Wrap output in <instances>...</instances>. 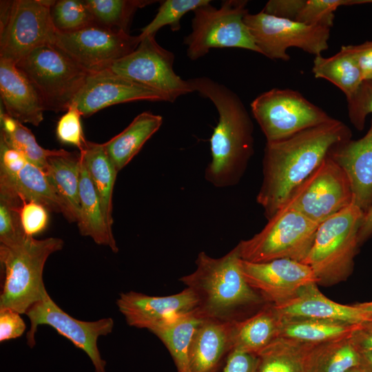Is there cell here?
I'll return each instance as SVG.
<instances>
[{"mask_svg":"<svg viewBox=\"0 0 372 372\" xmlns=\"http://www.w3.org/2000/svg\"><path fill=\"white\" fill-rule=\"evenodd\" d=\"M342 121H331L287 138L267 142L262 161V183L256 197L267 220L286 203L338 144L351 138Z\"/></svg>","mask_w":372,"mask_h":372,"instance_id":"obj_1","label":"cell"},{"mask_svg":"<svg viewBox=\"0 0 372 372\" xmlns=\"http://www.w3.org/2000/svg\"><path fill=\"white\" fill-rule=\"evenodd\" d=\"M194 92L215 105L218 121L210 138L211 160L205 177L216 187L236 185L254 154V125L239 96L208 77L187 80Z\"/></svg>","mask_w":372,"mask_h":372,"instance_id":"obj_2","label":"cell"},{"mask_svg":"<svg viewBox=\"0 0 372 372\" xmlns=\"http://www.w3.org/2000/svg\"><path fill=\"white\" fill-rule=\"evenodd\" d=\"M237 245L225 255L213 258L200 251L196 269L179 280L194 291L201 318L224 322L241 320L246 309L265 305L262 296L247 282Z\"/></svg>","mask_w":372,"mask_h":372,"instance_id":"obj_3","label":"cell"},{"mask_svg":"<svg viewBox=\"0 0 372 372\" xmlns=\"http://www.w3.org/2000/svg\"><path fill=\"white\" fill-rule=\"evenodd\" d=\"M63 244L59 238L37 240L25 234L9 244H0V261L5 271L0 309H11L22 314L42 299L47 292L43 280L45 262Z\"/></svg>","mask_w":372,"mask_h":372,"instance_id":"obj_4","label":"cell"},{"mask_svg":"<svg viewBox=\"0 0 372 372\" xmlns=\"http://www.w3.org/2000/svg\"><path fill=\"white\" fill-rule=\"evenodd\" d=\"M364 215L352 203L319 225L312 247L302 261L311 268L318 285L338 284L353 272Z\"/></svg>","mask_w":372,"mask_h":372,"instance_id":"obj_5","label":"cell"},{"mask_svg":"<svg viewBox=\"0 0 372 372\" xmlns=\"http://www.w3.org/2000/svg\"><path fill=\"white\" fill-rule=\"evenodd\" d=\"M39 94L45 110L67 111L88 72L54 44L31 51L15 63Z\"/></svg>","mask_w":372,"mask_h":372,"instance_id":"obj_6","label":"cell"},{"mask_svg":"<svg viewBox=\"0 0 372 372\" xmlns=\"http://www.w3.org/2000/svg\"><path fill=\"white\" fill-rule=\"evenodd\" d=\"M318 227L298 211L282 207L260 232L239 242L240 258L251 262L282 258L302 262L312 247Z\"/></svg>","mask_w":372,"mask_h":372,"instance_id":"obj_7","label":"cell"},{"mask_svg":"<svg viewBox=\"0 0 372 372\" xmlns=\"http://www.w3.org/2000/svg\"><path fill=\"white\" fill-rule=\"evenodd\" d=\"M247 1H223L219 8L210 3L193 12L192 32L184 39L187 55L197 60L211 48H238L260 54L254 39L244 21L249 13Z\"/></svg>","mask_w":372,"mask_h":372,"instance_id":"obj_8","label":"cell"},{"mask_svg":"<svg viewBox=\"0 0 372 372\" xmlns=\"http://www.w3.org/2000/svg\"><path fill=\"white\" fill-rule=\"evenodd\" d=\"M54 1H1L0 59L17 63L33 50L54 44L50 8Z\"/></svg>","mask_w":372,"mask_h":372,"instance_id":"obj_9","label":"cell"},{"mask_svg":"<svg viewBox=\"0 0 372 372\" xmlns=\"http://www.w3.org/2000/svg\"><path fill=\"white\" fill-rule=\"evenodd\" d=\"M251 109L267 142L287 138L333 118L290 89L273 88L262 93L251 103Z\"/></svg>","mask_w":372,"mask_h":372,"instance_id":"obj_10","label":"cell"},{"mask_svg":"<svg viewBox=\"0 0 372 372\" xmlns=\"http://www.w3.org/2000/svg\"><path fill=\"white\" fill-rule=\"evenodd\" d=\"M154 36L142 37L132 52L115 61L106 70L154 90L173 103L194 90L187 80L174 72V54L161 47Z\"/></svg>","mask_w":372,"mask_h":372,"instance_id":"obj_11","label":"cell"},{"mask_svg":"<svg viewBox=\"0 0 372 372\" xmlns=\"http://www.w3.org/2000/svg\"><path fill=\"white\" fill-rule=\"evenodd\" d=\"M352 203L347 174L328 155L293 191L282 207L297 210L320 225Z\"/></svg>","mask_w":372,"mask_h":372,"instance_id":"obj_12","label":"cell"},{"mask_svg":"<svg viewBox=\"0 0 372 372\" xmlns=\"http://www.w3.org/2000/svg\"><path fill=\"white\" fill-rule=\"evenodd\" d=\"M244 21L260 54L271 59L289 61L290 56L287 51L292 47L315 56L329 48L330 28L279 18L263 11L248 13Z\"/></svg>","mask_w":372,"mask_h":372,"instance_id":"obj_13","label":"cell"},{"mask_svg":"<svg viewBox=\"0 0 372 372\" xmlns=\"http://www.w3.org/2000/svg\"><path fill=\"white\" fill-rule=\"evenodd\" d=\"M141 37L96 24L73 32H56L54 45L88 73L104 70L132 52Z\"/></svg>","mask_w":372,"mask_h":372,"instance_id":"obj_14","label":"cell"},{"mask_svg":"<svg viewBox=\"0 0 372 372\" xmlns=\"http://www.w3.org/2000/svg\"><path fill=\"white\" fill-rule=\"evenodd\" d=\"M30 321L27 332L28 346L36 344L35 335L39 325H48L68 339L77 348L82 349L91 360L95 372H105L106 362L101 358L97 341L100 336L110 333L114 327L111 318L96 321L77 320L62 310L46 292L41 300L33 304L25 313Z\"/></svg>","mask_w":372,"mask_h":372,"instance_id":"obj_15","label":"cell"},{"mask_svg":"<svg viewBox=\"0 0 372 372\" xmlns=\"http://www.w3.org/2000/svg\"><path fill=\"white\" fill-rule=\"evenodd\" d=\"M119 311L130 327L152 333L184 316L197 311L198 301L189 288L166 296H152L130 291L121 293L116 300Z\"/></svg>","mask_w":372,"mask_h":372,"instance_id":"obj_16","label":"cell"},{"mask_svg":"<svg viewBox=\"0 0 372 372\" xmlns=\"http://www.w3.org/2000/svg\"><path fill=\"white\" fill-rule=\"evenodd\" d=\"M240 265L249 285L273 305L292 298L306 285L317 283L311 268L294 260L251 262L241 259Z\"/></svg>","mask_w":372,"mask_h":372,"instance_id":"obj_17","label":"cell"},{"mask_svg":"<svg viewBox=\"0 0 372 372\" xmlns=\"http://www.w3.org/2000/svg\"><path fill=\"white\" fill-rule=\"evenodd\" d=\"M136 101L167 102L161 93L104 70L88 74L72 103L88 117L107 107Z\"/></svg>","mask_w":372,"mask_h":372,"instance_id":"obj_18","label":"cell"},{"mask_svg":"<svg viewBox=\"0 0 372 372\" xmlns=\"http://www.w3.org/2000/svg\"><path fill=\"white\" fill-rule=\"evenodd\" d=\"M329 155L347 174L353 203L366 214L372 205V119L362 138L338 144Z\"/></svg>","mask_w":372,"mask_h":372,"instance_id":"obj_19","label":"cell"},{"mask_svg":"<svg viewBox=\"0 0 372 372\" xmlns=\"http://www.w3.org/2000/svg\"><path fill=\"white\" fill-rule=\"evenodd\" d=\"M234 322L203 318L189 348L192 372H221L233 350Z\"/></svg>","mask_w":372,"mask_h":372,"instance_id":"obj_20","label":"cell"},{"mask_svg":"<svg viewBox=\"0 0 372 372\" xmlns=\"http://www.w3.org/2000/svg\"><path fill=\"white\" fill-rule=\"evenodd\" d=\"M0 93L6 113L21 123L39 125L44 105L37 90L15 63L0 59Z\"/></svg>","mask_w":372,"mask_h":372,"instance_id":"obj_21","label":"cell"},{"mask_svg":"<svg viewBox=\"0 0 372 372\" xmlns=\"http://www.w3.org/2000/svg\"><path fill=\"white\" fill-rule=\"evenodd\" d=\"M318 286L316 282L307 285L292 298L273 305L279 316L335 320L352 324L372 318L355 304H342L328 298Z\"/></svg>","mask_w":372,"mask_h":372,"instance_id":"obj_22","label":"cell"},{"mask_svg":"<svg viewBox=\"0 0 372 372\" xmlns=\"http://www.w3.org/2000/svg\"><path fill=\"white\" fill-rule=\"evenodd\" d=\"M63 209V216L70 223L78 222L80 211V154L61 149L49 157L44 171Z\"/></svg>","mask_w":372,"mask_h":372,"instance_id":"obj_23","label":"cell"},{"mask_svg":"<svg viewBox=\"0 0 372 372\" xmlns=\"http://www.w3.org/2000/svg\"><path fill=\"white\" fill-rule=\"evenodd\" d=\"M79 198L77 224L81 235L89 236L96 244L108 246L113 252L117 253L118 248L112 229L107 223L98 194L81 159Z\"/></svg>","mask_w":372,"mask_h":372,"instance_id":"obj_24","label":"cell"},{"mask_svg":"<svg viewBox=\"0 0 372 372\" xmlns=\"http://www.w3.org/2000/svg\"><path fill=\"white\" fill-rule=\"evenodd\" d=\"M279 323L280 316L269 303L249 317L234 321L233 350L257 355L278 338Z\"/></svg>","mask_w":372,"mask_h":372,"instance_id":"obj_25","label":"cell"},{"mask_svg":"<svg viewBox=\"0 0 372 372\" xmlns=\"http://www.w3.org/2000/svg\"><path fill=\"white\" fill-rule=\"evenodd\" d=\"M163 117L149 112L137 115L121 133L103 143L118 172L138 153L147 141L161 127Z\"/></svg>","mask_w":372,"mask_h":372,"instance_id":"obj_26","label":"cell"},{"mask_svg":"<svg viewBox=\"0 0 372 372\" xmlns=\"http://www.w3.org/2000/svg\"><path fill=\"white\" fill-rule=\"evenodd\" d=\"M0 188L17 194L23 201L39 203L48 211L64 214L45 172L29 162L14 175L0 174Z\"/></svg>","mask_w":372,"mask_h":372,"instance_id":"obj_27","label":"cell"},{"mask_svg":"<svg viewBox=\"0 0 372 372\" xmlns=\"http://www.w3.org/2000/svg\"><path fill=\"white\" fill-rule=\"evenodd\" d=\"M358 324L335 320L280 316L277 338L318 344L350 336Z\"/></svg>","mask_w":372,"mask_h":372,"instance_id":"obj_28","label":"cell"},{"mask_svg":"<svg viewBox=\"0 0 372 372\" xmlns=\"http://www.w3.org/2000/svg\"><path fill=\"white\" fill-rule=\"evenodd\" d=\"M79 154L98 194L107 223L112 229V194L118 171L107 155L103 143L87 141Z\"/></svg>","mask_w":372,"mask_h":372,"instance_id":"obj_29","label":"cell"},{"mask_svg":"<svg viewBox=\"0 0 372 372\" xmlns=\"http://www.w3.org/2000/svg\"><path fill=\"white\" fill-rule=\"evenodd\" d=\"M362 353L351 335L330 342L312 344L306 359L307 372H347L361 364Z\"/></svg>","mask_w":372,"mask_h":372,"instance_id":"obj_30","label":"cell"},{"mask_svg":"<svg viewBox=\"0 0 372 372\" xmlns=\"http://www.w3.org/2000/svg\"><path fill=\"white\" fill-rule=\"evenodd\" d=\"M312 72L316 78L324 79L338 87L347 99L356 92L363 81L357 63L344 45L331 56H316Z\"/></svg>","mask_w":372,"mask_h":372,"instance_id":"obj_31","label":"cell"},{"mask_svg":"<svg viewBox=\"0 0 372 372\" xmlns=\"http://www.w3.org/2000/svg\"><path fill=\"white\" fill-rule=\"evenodd\" d=\"M311 345L276 338L256 355V372H307L306 359Z\"/></svg>","mask_w":372,"mask_h":372,"instance_id":"obj_32","label":"cell"},{"mask_svg":"<svg viewBox=\"0 0 372 372\" xmlns=\"http://www.w3.org/2000/svg\"><path fill=\"white\" fill-rule=\"evenodd\" d=\"M7 145L20 152L26 160L45 171L49 157L61 149H46L40 146L31 131L23 123L1 110V139Z\"/></svg>","mask_w":372,"mask_h":372,"instance_id":"obj_33","label":"cell"},{"mask_svg":"<svg viewBox=\"0 0 372 372\" xmlns=\"http://www.w3.org/2000/svg\"><path fill=\"white\" fill-rule=\"evenodd\" d=\"M202 319L196 312L152 332L169 351L178 372H192L189 361V344L194 332Z\"/></svg>","mask_w":372,"mask_h":372,"instance_id":"obj_34","label":"cell"},{"mask_svg":"<svg viewBox=\"0 0 372 372\" xmlns=\"http://www.w3.org/2000/svg\"><path fill=\"white\" fill-rule=\"evenodd\" d=\"M157 1L152 0H84L94 24L107 29L129 33L136 10Z\"/></svg>","mask_w":372,"mask_h":372,"instance_id":"obj_35","label":"cell"},{"mask_svg":"<svg viewBox=\"0 0 372 372\" xmlns=\"http://www.w3.org/2000/svg\"><path fill=\"white\" fill-rule=\"evenodd\" d=\"M50 12L54 28L59 32H76L94 24L84 0L54 1Z\"/></svg>","mask_w":372,"mask_h":372,"instance_id":"obj_36","label":"cell"},{"mask_svg":"<svg viewBox=\"0 0 372 372\" xmlns=\"http://www.w3.org/2000/svg\"><path fill=\"white\" fill-rule=\"evenodd\" d=\"M160 6L155 17L141 30L139 36L142 38L155 35L163 27L169 25L173 32L180 29V19L188 12L210 3L209 0H164L160 1Z\"/></svg>","mask_w":372,"mask_h":372,"instance_id":"obj_37","label":"cell"},{"mask_svg":"<svg viewBox=\"0 0 372 372\" xmlns=\"http://www.w3.org/2000/svg\"><path fill=\"white\" fill-rule=\"evenodd\" d=\"M23 202L16 194L0 190V244H9L25 234L20 220Z\"/></svg>","mask_w":372,"mask_h":372,"instance_id":"obj_38","label":"cell"},{"mask_svg":"<svg viewBox=\"0 0 372 372\" xmlns=\"http://www.w3.org/2000/svg\"><path fill=\"white\" fill-rule=\"evenodd\" d=\"M355 4L357 0H305L296 21L331 29L338 8Z\"/></svg>","mask_w":372,"mask_h":372,"instance_id":"obj_39","label":"cell"},{"mask_svg":"<svg viewBox=\"0 0 372 372\" xmlns=\"http://www.w3.org/2000/svg\"><path fill=\"white\" fill-rule=\"evenodd\" d=\"M82 115L76 105L72 103L57 123L56 133L59 141L76 147L79 152L85 147V138L81 125Z\"/></svg>","mask_w":372,"mask_h":372,"instance_id":"obj_40","label":"cell"},{"mask_svg":"<svg viewBox=\"0 0 372 372\" xmlns=\"http://www.w3.org/2000/svg\"><path fill=\"white\" fill-rule=\"evenodd\" d=\"M347 101L351 123L358 130H362L367 115L372 114V79L363 81Z\"/></svg>","mask_w":372,"mask_h":372,"instance_id":"obj_41","label":"cell"},{"mask_svg":"<svg viewBox=\"0 0 372 372\" xmlns=\"http://www.w3.org/2000/svg\"><path fill=\"white\" fill-rule=\"evenodd\" d=\"M48 210L33 201H24L20 209V220L24 233L30 236L42 232L48 224Z\"/></svg>","mask_w":372,"mask_h":372,"instance_id":"obj_42","label":"cell"},{"mask_svg":"<svg viewBox=\"0 0 372 372\" xmlns=\"http://www.w3.org/2000/svg\"><path fill=\"white\" fill-rule=\"evenodd\" d=\"M25 324L20 313L11 309H0V342H5L21 337Z\"/></svg>","mask_w":372,"mask_h":372,"instance_id":"obj_43","label":"cell"},{"mask_svg":"<svg viewBox=\"0 0 372 372\" xmlns=\"http://www.w3.org/2000/svg\"><path fill=\"white\" fill-rule=\"evenodd\" d=\"M305 0H270L265 6V13L279 18L296 21Z\"/></svg>","mask_w":372,"mask_h":372,"instance_id":"obj_44","label":"cell"},{"mask_svg":"<svg viewBox=\"0 0 372 372\" xmlns=\"http://www.w3.org/2000/svg\"><path fill=\"white\" fill-rule=\"evenodd\" d=\"M344 47L357 63L363 81L372 79V41Z\"/></svg>","mask_w":372,"mask_h":372,"instance_id":"obj_45","label":"cell"},{"mask_svg":"<svg viewBox=\"0 0 372 372\" xmlns=\"http://www.w3.org/2000/svg\"><path fill=\"white\" fill-rule=\"evenodd\" d=\"M28 162L20 152L0 140V174L14 175Z\"/></svg>","mask_w":372,"mask_h":372,"instance_id":"obj_46","label":"cell"},{"mask_svg":"<svg viewBox=\"0 0 372 372\" xmlns=\"http://www.w3.org/2000/svg\"><path fill=\"white\" fill-rule=\"evenodd\" d=\"M258 358L253 353L233 350L222 372H256Z\"/></svg>","mask_w":372,"mask_h":372,"instance_id":"obj_47","label":"cell"},{"mask_svg":"<svg viewBox=\"0 0 372 372\" xmlns=\"http://www.w3.org/2000/svg\"><path fill=\"white\" fill-rule=\"evenodd\" d=\"M351 339L361 353L372 351V318L359 323Z\"/></svg>","mask_w":372,"mask_h":372,"instance_id":"obj_48","label":"cell"},{"mask_svg":"<svg viewBox=\"0 0 372 372\" xmlns=\"http://www.w3.org/2000/svg\"><path fill=\"white\" fill-rule=\"evenodd\" d=\"M372 235V205L365 214L358 233V243L360 246Z\"/></svg>","mask_w":372,"mask_h":372,"instance_id":"obj_49","label":"cell"},{"mask_svg":"<svg viewBox=\"0 0 372 372\" xmlns=\"http://www.w3.org/2000/svg\"><path fill=\"white\" fill-rule=\"evenodd\" d=\"M360 365L366 372H372V351L362 353Z\"/></svg>","mask_w":372,"mask_h":372,"instance_id":"obj_50","label":"cell"},{"mask_svg":"<svg viewBox=\"0 0 372 372\" xmlns=\"http://www.w3.org/2000/svg\"><path fill=\"white\" fill-rule=\"evenodd\" d=\"M356 307L360 309L366 315L372 318V301L355 304Z\"/></svg>","mask_w":372,"mask_h":372,"instance_id":"obj_51","label":"cell"},{"mask_svg":"<svg viewBox=\"0 0 372 372\" xmlns=\"http://www.w3.org/2000/svg\"><path fill=\"white\" fill-rule=\"evenodd\" d=\"M347 372H366V371L361 365H359L349 369Z\"/></svg>","mask_w":372,"mask_h":372,"instance_id":"obj_52","label":"cell"},{"mask_svg":"<svg viewBox=\"0 0 372 372\" xmlns=\"http://www.w3.org/2000/svg\"><path fill=\"white\" fill-rule=\"evenodd\" d=\"M364 3H372V0H364Z\"/></svg>","mask_w":372,"mask_h":372,"instance_id":"obj_53","label":"cell"}]
</instances>
